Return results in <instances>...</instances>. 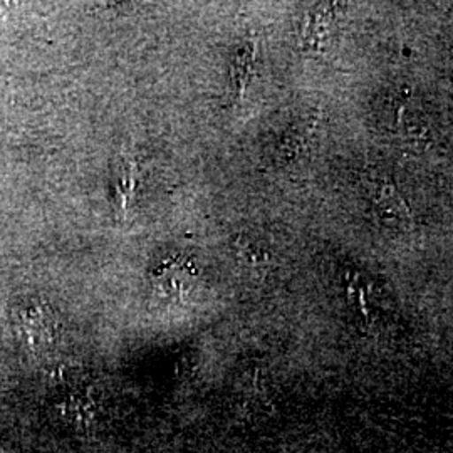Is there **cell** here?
Here are the masks:
<instances>
[{"mask_svg": "<svg viewBox=\"0 0 453 453\" xmlns=\"http://www.w3.org/2000/svg\"><path fill=\"white\" fill-rule=\"evenodd\" d=\"M334 7L336 5L333 4H319L309 11L301 29V46L304 50H323L324 44L329 37L331 24L334 20Z\"/></svg>", "mask_w": 453, "mask_h": 453, "instance_id": "cell-1", "label": "cell"}, {"mask_svg": "<svg viewBox=\"0 0 453 453\" xmlns=\"http://www.w3.org/2000/svg\"><path fill=\"white\" fill-rule=\"evenodd\" d=\"M254 59H256V46L252 42H242L234 54L230 71H232V84L235 88L239 99H242L249 81L252 78Z\"/></svg>", "mask_w": 453, "mask_h": 453, "instance_id": "cell-2", "label": "cell"}, {"mask_svg": "<svg viewBox=\"0 0 453 453\" xmlns=\"http://www.w3.org/2000/svg\"><path fill=\"white\" fill-rule=\"evenodd\" d=\"M374 202L381 209L385 215H388L395 220L408 222L410 211L405 200L402 198L400 192L391 183H380L374 188Z\"/></svg>", "mask_w": 453, "mask_h": 453, "instance_id": "cell-3", "label": "cell"}]
</instances>
